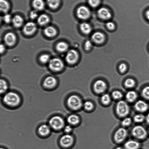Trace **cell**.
Segmentation results:
<instances>
[{
	"label": "cell",
	"instance_id": "6da1fadb",
	"mask_svg": "<svg viewBox=\"0 0 149 149\" xmlns=\"http://www.w3.org/2000/svg\"><path fill=\"white\" fill-rule=\"evenodd\" d=\"M3 100L5 104L12 107L18 105L21 101L20 97L18 94L11 91L6 93L4 96Z\"/></svg>",
	"mask_w": 149,
	"mask_h": 149
},
{
	"label": "cell",
	"instance_id": "7a4b0ae2",
	"mask_svg": "<svg viewBox=\"0 0 149 149\" xmlns=\"http://www.w3.org/2000/svg\"><path fill=\"white\" fill-rule=\"evenodd\" d=\"M116 112L120 118H124L127 116L130 112V107L127 103L123 100H120L116 107Z\"/></svg>",
	"mask_w": 149,
	"mask_h": 149
},
{
	"label": "cell",
	"instance_id": "3957f363",
	"mask_svg": "<svg viewBox=\"0 0 149 149\" xmlns=\"http://www.w3.org/2000/svg\"><path fill=\"white\" fill-rule=\"evenodd\" d=\"M131 134L135 138L140 140L145 139L148 134L146 129L143 126L139 125H136L132 127Z\"/></svg>",
	"mask_w": 149,
	"mask_h": 149
},
{
	"label": "cell",
	"instance_id": "277c9868",
	"mask_svg": "<svg viewBox=\"0 0 149 149\" xmlns=\"http://www.w3.org/2000/svg\"><path fill=\"white\" fill-rule=\"evenodd\" d=\"M67 104L69 107L74 111L80 109L83 104L81 99L76 95H72L69 97Z\"/></svg>",
	"mask_w": 149,
	"mask_h": 149
},
{
	"label": "cell",
	"instance_id": "5b68a950",
	"mask_svg": "<svg viewBox=\"0 0 149 149\" xmlns=\"http://www.w3.org/2000/svg\"><path fill=\"white\" fill-rule=\"evenodd\" d=\"M49 126L56 130H59L65 127V122L60 116H56L50 118L49 121Z\"/></svg>",
	"mask_w": 149,
	"mask_h": 149
},
{
	"label": "cell",
	"instance_id": "8992f818",
	"mask_svg": "<svg viewBox=\"0 0 149 149\" xmlns=\"http://www.w3.org/2000/svg\"><path fill=\"white\" fill-rule=\"evenodd\" d=\"M128 135V132L125 128L123 127H119L115 132L114 139L117 143H121L126 139Z\"/></svg>",
	"mask_w": 149,
	"mask_h": 149
},
{
	"label": "cell",
	"instance_id": "52a82bcc",
	"mask_svg": "<svg viewBox=\"0 0 149 149\" xmlns=\"http://www.w3.org/2000/svg\"><path fill=\"white\" fill-rule=\"evenodd\" d=\"M49 67L53 71H58L63 69L64 67V64L61 59L57 58H54L50 59L49 62Z\"/></svg>",
	"mask_w": 149,
	"mask_h": 149
},
{
	"label": "cell",
	"instance_id": "ba28073f",
	"mask_svg": "<svg viewBox=\"0 0 149 149\" xmlns=\"http://www.w3.org/2000/svg\"><path fill=\"white\" fill-rule=\"evenodd\" d=\"M74 141L73 136L69 134H65L62 136L59 142L61 146L64 148H67L71 146Z\"/></svg>",
	"mask_w": 149,
	"mask_h": 149
},
{
	"label": "cell",
	"instance_id": "9c48e42d",
	"mask_svg": "<svg viewBox=\"0 0 149 149\" xmlns=\"http://www.w3.org/2000/svg\"><path fill=\"white\" fill-rule=\"evenodd\" d=\"M134 107L135 110L138 113H143L148 110L149 105L145 100H139L136 101Z\"/></svg>",
	"mask_w": 149,
	"mask_h": 149
},
{
	"label": "cell",
	"instance_id": "30bf717a",
	"mask_svg": "<svg viewBox=\"0 0 149 149\" xmlns=\"http://www.w3.org/2000/svg\"><path fill=\"white\" fill-rule=\"evenodd\" d=\"M77 17L80 19H86L90 17L91 12L87 7L81 6L77 9Z\"/></svg>",
	"mask_w": 149,
	"mask_h": 149
},
{
	"label": "cell",
	"instance_id": "8fae6325",
	"mask_svg": "<svg viewBox=\"0 0 149 149\" xmlns=\"http://www.w3.org/2000/svg\"><path fill=\"white\" fill-rule=\"evenodd\" d=\"M36 29L37 26L36 24L33 22H27L24 25L23 31L25 35L30 36L33 34Z\"/></svg>",
	"mask_w": 149,
	"mask_h": 149
},
{
	"label": "cell",
	"instance_id": "7c38bea8",
	"mask_svg": "<svg viewBox=\"0 0 149 149\" xmlns=\"http://www.w3.org/2000/svg\"><path fill=\"white\" fill-rule=\"evenodd\" d=\"M78 57L77 52L74 50L71 49L67 52L65 56V60L68 63L73 64L77 62Z\"/></svg>",
	"mask_w": 149,
	"mask_h": 149
},
{
	"label": "cell",
	"instance_id": "4fadbf2b",
	"mask_svg": "<svg viewBox=\"0 0 149 149\" xmlns=\"http://www.w3.org/2000/svg\"><path fill=\"white\" fill-rule=\"evenodd\" d=\"M107 85L102 80L97 81L93 86L95 91L98 94L101 93L106 90Z\"/></svg>",
	"mask_w": 149,
	"mask_h": 149
},
{
	"label": "cell",
	"instance_id": "5bb4252c",
	"mask_svg": "<svg viewBox=\"0 0 149 149\" xmlns=\"http://www.w3.org/2000/svg\"><path fill=\"white\" fill-rule=\"evenodd\" d=\"M141 144L138 140L130 139L127 141L124 144L125 149H139Z\"/></svg>",
	"mask_w": 149,
	"mask_h": 149
},
{
	"label": "cell",
	"instance_id": "9a60e30c",
	"mask_svg": "<svg viewBox=\"0 0 149 149\" xmlns=\"http://www.w3.org/2000/svg\"><path fill=\"white\" fill-rule=\"evenodd\" d=\"M99 17L103 20H108L111 17V14L109 10L106 8H100L97 11Z\"/></svg>",
	"mask_w": 149,
	"mask_h": 149
},
{
	"label": "cell",
	"instance_id": "2e32d148",
	"mask_svg": "<svg viewBox=\"0 0 149 149\" xmlns=\"http://www.w3.org/2000/svg\"><path fill=\"white\" fill-rule=\"evenodd\" d=\"M16 40L15 35L11 32L6 33L4 37V40L6 44L9 46L13 45L16 42Z\"/></svg>",
	"mask_w": 149,
	"mask_h": 149
},
{
	"label": "cell",
	"instance_id": "e0dca14e",
	"mask_svg": "<svg viewBox=\"0 0 149 149\" xmlns=\"http://www.w3.org/2000/svg\"><path fill=\"white\" fill-rule=\"evenodd\" d=\"M57 81L56 79L52 76H49L45 79L43 84L45 87L47 88H52L56 85Z\"/></svg>",
	"mask_w": 149,
	"mask_h": 149
},
{
	"label": "cell",
	"instance_id": "ac0fdd59",
	"mask_svg": "<svg viewBox=\"0 0 149 149\" xmlns=\"http://www.w3.org/2000/svg\"><path fill=\"white\" fill-rule=\"evenodd\" d=\"M125 98L128 102L132 103L136 100L138 97L136 92L133 90H130L128 91L126 94Z\"/></svg>",
	"mask_w": 149,
	"mask_h": 149
},
{
	"label": "cell",
	"instance_id": "d6986e66",
	"mask_svg": "<svg viewBox=\"0 0 149 149\" xmlns=\"http://www.w3.org/2000/svg\"><path fill=\"white\" fill-rule=\"evenodd\" d=\"M38 132L39 134L41 136H47L50 133V127L47 125L42 124L39 127Z\"/></svg>",
	"mask_w": 149,
	"mask_h": 149
},
{
	"label": "cell",
	"instance_id": "ffe728a7",
	"mask_svg": "<svg viewBox=\"0 0 149 149\" xmlns=\"http://www.w3.org/2000/svg\"><path fill=\"white\" fill-rule=\"evenodd\" d=\"M32 6L35 10L40 11L44 8L45 3L43 0H33Z\"/></svg>",
	"mask_w": 149,
	"mask_h": 149
},
{
	"label": "cell",
	"instance_id": "44dd1931",
	"mask_svg": "<svg viewBox=\"0 0 149 149\" xmlns=\"http://www.w3.org/2000/svg\"><path fill=\"white\" fill-rule=\"evenodd\" d=\"M92 38L93 40L97 43L103 42L105 39V36L103 34L100 32L95 33L92 35Z\"/></svg>",
	"mask_w": 149,
	"mask_h": 149
},
{
	"label": "cell",
	"instance_id": "7402d4cb",
	"mask_svg": "<svg viewBox=\"0 0 149 149\" xmlns=\"http://www.w3.org/2000/svg\"><path fill=\"white\" fill-rule=\"evenodd\" d=\"M49 18L47 15L43 14L38 17L37 22L41 26H44L47 24L49 22Z\"/></svg>",
	"mask_w": 149,
	"mask_h": 149
},
{
	"label": "cell",
	"instance_id": "603a6c76",
	"mask_svg": "<svg viewBox=\"0 0 149 149\" xmlns=\"http://www.w3.org/2000/svg\"><path fill=\"white\" fill-rule=\"evenodd\" d=\"M67 121L69 125H74L78 124L80 122L79 116L75 114L69 115L67 118Z\"/></svg>",
	"mask_w": 149,
	"mask_h": 149
},
{
	"label": "cell",
	"instance_id": "cb8c5ba5",
	"mask_svg": "<svg viewBox=\"0 0 149 149\" xmlns=\"http://www.w3.org/2000/svg\"><path fill=\"white\" fill-rule=\"evenodd\" d=\"M12 22L15 27L19 28L22 25L24 20L22 17L20 15H16L12 18Z\"/></svg>",
	"mask_w": 149,
	"mask_h": 149
},
{
	"label": "cell",
	"instance_id": "d4e9b609",
	"mask_svg": "<svg viewBox=\"0 0 149 149\" xmlns=\"http://www.w3.org/2000/svg\"><path fill=\"white\" fill-rule=\"evenodd\" d=\"M44 33L47 37H52L55 36L57 33V31L55 28L52 26L46 27L44 30Z\"/></svg>",
	"mask_w": 149,
	"mask_h": 149
},
{
	"label": "cell",
	"instance_id": "484cf974",
	"mask_svg": "<svg viewBox=\"0 0 149 149\" xmlns=\"http://www.w3.org/2000/svg\"><path fill=\"white\" fill-rule=\"evenodd\" d=\"M145 119L146 116L143 113H139L133 116L132 120L136 123H140L143 122Z\"/></svg>",
	"mask_w": 149,
	"mask_h": 149
},
{
	"label": "cell",
	"instance_id": "4316f807",
	"mask_svg": "<svg viewBox=\"0 0 149 149\" xmlns=\"http://www.w3.org/2000/svg\"><path fill=\"white\" fill-rule=\"evenodd\" d=\"M0 10L1 12L6 13L8 11L10 8V5L6 0H0Z\"/></svg>",
	"mask_w": 149,
	"mask_h": 149
},
{
	"label": "cell",
	"instance_id": "83f0119b",
	"mask_svg": "<svg viewBox=\"0 0 149 149\" xmlns=\"http://www.w3.org/2000/svg\"><path fill=\"white\" fill-rule=\"evenodd\" d=\"M80 27L81 31L85 34H88L91 31V26L88 23L86 22L81 23Z\"/></svg>",
	"mask_w": 149,
	"mask_h": 149
},
{
	"label": "cell",
	"instance_id": "f1b7e54d",
	"mask_svg": "<svg viewBox=\"0 0 149 149\" xmlns=\"http://www.w3.org/2000/svg\"><path fill=\"white\" fill-rule=\"evenodd\" d=\"M47 2L48 6L51 9H55L57 8L59 6L60 0H47Z\"/></svg>",
	"mask_w": 149,
	"mask_h": 149
},
{
	"label": "cell",
	"instance_id": "f546056e",
	"mask_svg": "<svg viewBox=\"0 0 149 149\" xmlns=\"http://www.w3.org/2000/svg\"><path fill=\"white\" fill-rule=\"evenodd\" d=\"M68 48V45L65 42H61L58 43L56 48V50L60 52H64L67 50Z\"/></svg>",
	"mask_w": 149,
	"mask_h": 149
},
{
	"label": "cell",
	"instance_id": "4dcf8cb0",
	"mask_svg": "<svg viewBox=\"0 0 149 149\" xmlns=\"http://www.w3.org/2000/svg\"><path fill=\"white\" fill-rule=\"evenodd\" d=\"M132 120L130 117L126 116L123 118L121 122V125L123 127L125 128L129 127L132 124Z\"/></svg>",
	"mask_w": 149,
	"mask_h": 149
},
{
	"label": "cell",
	"instance_id": "1f68e13d",
	"mask_svg": "<svg viewBox=\"0 0 149 149\" xmlns=\"http://www.w3.org/2000/svg\"><path fill=\"white\" fill-rule=\"evenodd\" d=\"M101 102L104 105L109 104L111 101V98L109 95L108 94H104L101 98Z\"/></svg>",
	"mask_w": 149,
	"mask_h": 149
},
{
	"label": "cell",
	"instance_id": "d6a6232c",
	"mask_svg": "<svg viewBox=\"0 0 149 149\" xmlns=\"http://www.w3.org/2000/svg\"><path fill=\"white\" fill-rule=\"evenodd\" d=\"M136 82L134 79L129 78L125 81L124 84L126 87L129 88H133L135 85Z\"/></svg>",
	"mask_w": 149,
	"mask_h": 149
},
{
	"label": "cell",
	"instance_id": "836d02e7",
	"mask_svg": "<svg viewBox=\"0 0 149 149\" xmlns=\"http://www.w3.org/2000/svg\"><path fill=\"white\" fill-rule=\"evenodd\" d=\"M141 95L144 98L149 100V86H145L143 88Z\"/></svg>",
	"mask_w": 149,
	"mask_h": 149
},
{
	"label": "cell",
	"instance_id": "e575fe53",
	"mask_svg": "<svg viewBox=\"0 0 149 149\" xmlns=\"http://www.w3.org/2000/svg\"><path fill=\"white\" fill-rule=\"evenodd\" d=\"M8 88L7 84L5 81L3 79L0 80V93H4L7 90Z\"/></svg>",
	"mask_w": 149,
	"mask_h": 149
},
{
	"label": "cell",
	"instance_id": "d590c367",
	"mask_svg": "<svg viewBox=\"0 0 149 149\" xmlns=\"http://www.w3.org/2000/svg\"><path fill=\"white\" fill-rule=\"evenodd\" d=\"M84 109L88 111L92 110L94 107V105L92 102L90 101H86L83 104Z\"/></svg>",
	"mask_w": 149,
	"mask_h": 149
},
{
	"label": "cell",
	"instance_id": "8d00e7d4",
	"mask_svg": "<svg viewBox=\"0 0 149 149\" xmlns=\"http://www.w3.org/2000/svg\"><path fill=\"white\" fill-rule=\"evenodd\" d=\"M39 60L41 62L43 63H45L49 62L50 59V56L48 54H45L41 55L40 58Z\"/></svg>",
	"mask_w": 149,
	"mask_h": 149
},
{
	"label": "cell",
	"instance_id": "74e56055",
	"mask_svg": "<svg viewBox=\"0 0 149 149\" xmlns=\"http://www.w3.org/2000/svg\"><path fill=\"white\" fill-rule=\"evenodd\" d=\"M112 97L115 100H118L121 99L123 97L122 93L118 91H113L112 94Z\"/></svg>",
	"mask_w": 149,
	"mask_h": 149
},
{
	"label": "cell",
	"instance_id": "f35d334b",
	"mask_svg": "<svg viewBox=\"0 0 149 149\" xmlns=\"http://www.w3.org/2000/svg\"><path fill=\"white\" fill-rule=\"evenodd\" d=\"M88 2L91 7L95 8L99 5L100 3V0H88Z\"/></svg>",
	"mask_w": 149,
	"mask_h": 149
},
{
	"label": "cell",
	"instance_id": "ab89813d",
	"mask_svg": "<svg viewBox=\"0 0 149 149\" xmlns=\"http://www.w3.org/2000/svg\"><path fill=\"white\" fill-rule=\"evenodd\" d=\"M11 17L10 15L8 14H6L3 17V20L6 23H8L12 21Z\"/></svg>",
	"mask_w": 149,
	"mask_h": 149
},
{
	"label": "cell",
	"instance_id": "60d3db41",
	"mask_svg": "<svg viewBox=\"0 0 149 149\" xmlns=\"http://www.w3.org/2000/svg\"><path fill=\"white\" fill-rule=\"evenodd\" d=\"M30 17L32 19H35L38 17V14L36 10L31 11L30 13Z\"/></svg>",
	"mask_w": 149,
	"mask_h": 149
},
{
	"label": "cell",
	"instance_id": "b9f144b4",
	"mask_svg": "<svg viewBox=\"0 0 149 149\" xmlns=\"http://www.w3.org/2000/svg\"><path fill=\"white\" fill-rule=\"evenodd\" d=\"M127 69V66L126 64L124 63L120 64L119 67V69L120 71L122 73L125 72Z\"/></svg>",
	"mask_w": 149,
	"mask_h": 149
},
{
	"label": "cell",
	"instance_id": "7bdbcfd3",
	"mask_svg": "<svg viewBox=\"0 0 149 149\" xmlns=\"http://www.w3.org/2000/svg\"><path fill=\"white\" fill-rule=\"evenodd\" d=\"M64 131L67 134H69L72 130V128L71 125H67L64 127Z\"/></svg>",
	"mask_w": 149,
	"mask_h": 149
},
{
	"label": "cell",
	"instance_id": "ee69618b",
	"mask_svg": "<svg viewBox=\"0 0 149 149\" xmlns=\"http://www.w3.org/2000/svg\"><path fill=\"white\" fill-rule=\"evenodd\" d=\"M106 26L107 28L110 30H113L115 28L114 24L111 22H108L106 24Z\"/></svg>",
	"mask_w": 149,
	"mask_h": 149
},
{
	"label": "cell",
	"instance_id": "f6af8a7d",
	"mask_svg": "<svg viewBox=\"0 0 149 149\" xmlns=\"http://www.w3.org/2000/svg\"><path fill=\"white\" fill-rule=\"evenodd\" d=\"M92 44L90 40L87 41L85 43V47L86 50H89L91 47Z\"/></svg>",
	"mask_w": 149,
	"mask_h": 149
},
{
	"label": "cell",
	"instance_id": "bcb514c9",
	"mask_svg": "<svg viewBox=\"0 0 149 149\" xmlns=\"http://www.w3.org/2000/svg\"><path fill=\"white\" fill-rule=\"evenodd\" d=\"M5 49V47L3 44H1L0 46V52L1 53H3Z\"/></svg>",
	"mask_w": 149,
	"mask_h": 149
},
{
	"label": "cell",
	"instance_id": "7dc6e473",
	"mask_svg": "<svg viewBox=\"0 0 149 149\" xmlns=\"http://www.w3.org/2000/svg\"><path fill=\"white\" fill-rule=\"evenodd\" d=\"M145 120L146 123L149 125V111L148 113L146 116Z\"/></svg>",
	"mask_w": 149,
	"mask_h": 149
},
{
	"label": "cell",
	"instance_id": "c3c4849f",
	"mask_svg": "<svg viewBox=\"0 0 149 149\" xmlns=\"http://www.w3.org/2000/svg\"><path fill=\"white\" fill-rule=\"evenodd\" d=\"M146 16L147 19L149 20V10L146 12Z\"/></svg>",
	"mask_w": 149,
	"mask_h": 149
},
{
	"label": "cell",
	"instance_id": "681fc988",
	"mask_svg": "<svg viewBox=\"0 0 149 149\" xmlns=\"http://www.w3.org/2000/svg\"><path fill=\"white\" fill-rule=\"evenodd\" d=\"M115 149H125L124 147H121L120 146L117 147Z\"/></svg>",
	"mask_w": 149,
	"mask_h": 149
},
{
	"label": "cell",
	"instance_id": "f907efd6",
	"mask_svg": "<svg viewBox=\"0 0 149 149\" xmlns=\"http://www.w3.org/2000/svg\"><path fill=\"white\" fill-rule=\"evenodd\" d=\"M148 134H149V129H148Z\"/></svg>",
	"mask_w": 149,
	"mask_h": 149
},
{
	"label": "cell",
	"instance_id": "816d5d0a",
	"mask_svg": "<svg viewBox=\"0 0 149 149\" xmlns=\"http://www.w3.org/2000/svg\"><path fill=\"white\" fill-rule=\"evenodd\" d=\"M0 149H6L3 148H1Z\"/></svg>",
	"mask_w": 149,
	"mask_h": 149
}]
</instances>
